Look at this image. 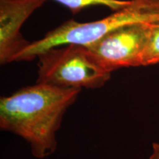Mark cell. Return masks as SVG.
<instances>
[{"label":"cell","mask_w":159,"mask_h":159,"mask_svg":"<svg viewBox=\"0 0 159 159\" xmlns=\"http://www.w3.org/2000/svg\"><path fill=\"white\" fill-rule=\"evenodd\" d=\"M80 91L36 83L2 97L0 128L28 143L35 158H47L56 150L63 116Z\"/></svg>","instance_id":"obj_1"},{"label":"cell","mask_w":159,"mask_h":159,"mask_svg":"<svg viewBox=\"0 0 159 159\" xmlns=\"http://www.w3.org/2000/svg\"><path fill=\"white\" fill-rule=\"evenodd\" d=\"M156 22H159V0H131L127 7L97 21H66L47 33L43 39L30 42L15 61H31L49 49L68 43L87 46L125 25Z\"/></svg>","instance_id":"obj_2"},{"label":"cell","mask_w":159,"mask_h":159,"mask_svg":"<svg viewBox=\"0 0 159 159\" xmlns=\"http://www.w3.org/2000/svg\"><path fill=\"white\" fill-rule=\"evenodd\" d=\"M53 47L39 55L36 83L61 88L97 89L111 78L91 56L86 47L68 43Z\"/></svg>","instance_id":"obj_3"},{"label":"cell","mask_w":159,"mask_h":159,"mask_svg":"<svg viewBox=\"0 0 159 159\" xmlns=\"http://www.w3.org/2000/svg\"><path fill=\"white\" fill-rule=\"evenodd\" d=\"M150 25L123 26L85 47L93 58L111 73L125 67L140 66Z\"/></svg>","instance_id":"obj_4"},{"label":"cell","mask_w":159,"mask_h":159,"mask_svg":"<svg viewBox=\"0 0 159 159\" xmlns=\"http://www.w3.org/2000/svg\"><path fill=\"white\" fill-rule=\"evenodd\" d=\"M47 0H0V63L15 61L30 42L24 39L21 27Z\"/></svg>","instance_id":"obj_5"},{"label":"cell","mask_w":159,"mask_h":159,"mask_svg":"<svg viewBox=\"0 0 159 159\" xmlns=\"http://www.w3.org/2000/svg\"><path fill=\"white\" fill-rule=\"evenodd\" d=\"M66 6L73 13H77L85 7L89 6L102 5L108 7L113 11H117L127 7L131 0H54Z\"/></svg>","instance_id":"obj_6"},{"label":"cell","mask_w":159,"mask_h":159,"mask_svg":"<svg viewBox=\"0 0 159 159\" xmlns=\"http://www.w3.org/2000/svg\"><path fill=\"white\" fill-rule=\"evenodd\" d=\"M142 63V66L159 63V22L151 23Z\"/></svg>","instance_id":"obj_7"},{"label":"cell","mask_w":159,"mask_h":159,"mask_svg":"<svg viewBox=\"0 0 159 159\" xmlns=\"http://www.w3.org/2000/svg\"><path fill=\"white\" fill-rule=\"evenodd\" d=\"M149 159H159V142L152 144V153Z\"/></svg>","instance_id":"obj_8"}]
</instances>
